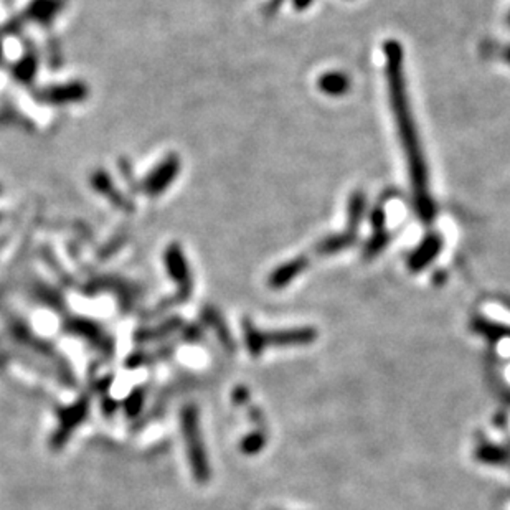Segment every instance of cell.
<instances>
[{
    "label": "cell",
    "mask_w": 510,
    "mask_h": 510,
    "mask_svg": "<svg viewBox=\"0 0 510 510\" xmlns=\"http://www.w3.org/2000/svg\"><path fill=\"white\" fill-rule=\"evenodd\" d=\"M385 52V75L388 83V94L395 122L398 127V136L406 155L408 172L415 197L416 213L425 223H431L436 217V205L430 192V173L423 153L418 127L413 116L410 98H408L406 78L403 70V47L397 40H388L383 45Z\"/></svg>",
    "instance_id": "cell-1"
},
{
    "label": "cell",
    "mask_w": 510,
    "mask_h": 510,
    "mask_svg": "<svg viewBox=\"0 0 510 510\" xmlns=\"http://www.w3.org/2000/svg\"><path fill=\"white\" fill-rule=\"evenodd\" d=\"M180 428L185 441L187 458L190 464L192 474L199 484H206L211 479V467L206 454L204 434L200 428L199 408L195 405H185L180 411Z\"/></svg>",
    "instance_id": "cell-2"
},
{
    "label": "cell",
    "mask_w": 510,
    "mask_h": 510,
    "mask_svg": "<svg viewBox=\"0 0 510 510\" xmlns=\"http://www.w3.org/2000/svg\"><path fill=\"white\" fill-rule=\"evenodd\" d=\"M261 348L263 352L268 347H306L316 342L317 330L314 327H294V329H281L274 332H263L260 334Z\"/></svg>",
    "instance_id": "cell-3"
},
{
    "label": "cell",
    "mask_w": 510,
    "mask_h": 510,
    "mask_svg": "<svg viewBox=\"0 0 510 510\" xmlns=\"http://www.w3.org/2000/svg\"><path fill=\"white\" fill-rule=\"evenodd\" d=\"M443 246L444 240L439 233L436 232L428 233V235L423 238L420 245L410 253V256H408L406 261L408 268H410V271H413V273H420V271L426 269L436 258H438L439 253L443 251Z\"/></svg>",
    "instance_id": "cell-4"
},
{
    "label": "cell",
    "mask_w": 510,
    "mask_h": 510,
    "mask_svg": "<svg viewBox=\"0 0 510 510\" xmlns=\"http://www.w3.org/2000/svg\"><path fill=\"white\" fill-rule=\"evenodd\" d=\"M86 413H88V403H86V398H81L80 402L75 403V405L59 413V426L57 433H55V436L52 438L53 449L62 448V446L66 443L68 438L71 436V431L86 418Z\"/></svg>",
    "instance_id": "cell-5"
},
{
    "label": "cell",
    "mask_w": 510,
    "mask_h": 510,
    "mask_svg": "<svg viewBox=\"0 0 510 510\" xmlns=\"http://www.w3.org/2000/svg\"><path fill=\"white\" fill-rule=\"evenodd\" d=\"M309 266V258L307 256H296V258L279 264L268 278V286L271 289H283L291 284L297 276H301Z\"/></svg>",
    "instance_id": "cell-6"
},
{
    "label": "cell",
    "mask_w": 510,
    "mask_h": 510,
    "mask_svg": "<svg viewBox=\"0 0 510 510\" xmlns=\"http://www.w3.org/2000/svg\"><path fill=\"white\" fill-rule=\"evenodd\" d=\"M355 243H357V233L346 229V232L334 233V235L325 236L324 240H320L316 246V253L320 256H332L337 255L340 251L348 250V248L355 245Z\"/></svg>",
    "instance_id": "cell-7"
},
{
    "label": "cell",
    "mask_w": 510,
    "mask_h": 510,
    "mask_svg": "<svg viewBox=\"0 0 510 510\" xmlns=\"http://www.w3.org/2000/svg\"><path fill=\"white\" fill-rule=\"evenodd\" d=\"M350 78L343 71H327L323 73L317 80V86L323 91L324 94L332 96V98H339L348 93L350 90Z\"/></svg>",
    "instance_id": "cell-8"
},
{
    "label": "cell",
    "mask_w": 510,
    "mask_h": 510,
    "mask_svg": "<svg viewBox=\"0 0 510 510\" xmlns=\"http://www.w3.org/2000/svg\"><path fill=\"white\" fill-rule=\"evenodd\" d=\"M367 211V199L365 194L360 190L352 192L350 199H348L347 205V229L348 232L357 233L360 228L362 220L365 217Z\"/></svg>",
    "instance_id": "cell-9"
},
{
    "label": "cell",
    "mask_w": 510,
    "mask_h": 510,
    "mask_svg": "<svg viewBox=\"0 0 510 510\" xmlns=\"http://www.w3.org/2000/svg\"><path fill=\"white\" fill-rule=\"evenodd\" d=\"M471 327L476 334L482 335V337L489 340V342H499L500 339L510 335L509 327H505V325H502V324L493 323V320L486 319V317H481V316H476L474 319H472Z\"/></svg>",
    "instance_id": "cell-10"
},
{
    "label": "cell",
    "mask_w": 510,
    "mask_h": 510,
    "mask_svg": "<svg viewBox=\"0 0 510 510\" xmlns=\"http://www.w3.org/2000/svg\"><path fill=\"white\" fill-rule=\"evenodd\" d=\"M474 456L477 461L489 464V466H504L509 461V453L500 446L490 443H482L477 446Z\"/></svg>",
    "instance_id": "cell-11"
},
{
    "label": "cell",
    "mask_w": 510,
    "mask_h": 510,
    "mask_svg": "<svg viewBox=\"0 0 510 510\" xmlns=\"http://www.w3.org/2000/svg\"><path fill=\"white\" fill-rule=\"evenodd\" d=\"M204 319H205V323L215 330V334H217L220 342L223 343V347L227 348L228 352L235 350L236 347H235V342H233V339H232V334H229L227 324L223 323V319L220 317L218 312L213 311V309H205L204 311Z\"/></svg>",
    "instance_id": "cell-12"
},
{
    "label": "cell",
    "mask_w": 510,
    "mask_h": 510,
    "mask_svg": "<svg viewBox=\"0 0 510 510\" xmlns=\"http://www.w3.org/2000/svg\"><path fill=\"white\" fill-rule=\"evenodd\" d=\"M266 443H268V436H266L264 430H256L253 433L246 434L240 443V451L246 456H256L264 449Z\"/></svg>",
    "instance_id": "cell-13"
},
{
    "label": "cell",
    "mask_w": 510,
    "mask_h": 510,
    "mask_svg": "<svg viewBox=\"0 0 510 510\" xmlns=\"http://www.w3.org/2000/svg\"><path fill=\"white\" fill-rule=\"evenodd\" d=\"M390 241V233L385 229V232H375L374 235L369 238V241L365 243L364 246V258L365 260H374L380 255L381 251L385 250Z\"/></svg>",
    "instance_id": "cell-14"
},
{
    "label": "cell",
    "mask_w": 510,
    "mask_h": 510,
    "mask_svg": "<svg viewBox=\"0 0 510 510\" xmlns=\"http://www.w3.org/2000/svg\"><path fill=\"white\" fill-rule=\"evenodd\" d=\"M142 402H144V388H137L129 395L126 403H124V408H126L127 415H137L142 406Z\"/></svg>",
    "instance_id": "cell-15"
},
{
    "label": "cell",
    "mask_w": 510,
    "mask_h": 510,
    "mask_svg": "<svg viewBox=\"0 0 510 510\" xmlns=\"http://www.w3.org/2000/svg\"><path fill=\"white\" fill-rule=\"evenodd\" d=\"M370 223L371 228L375 232H385V225H387V213H385V208L381 205H376L374 210L370 211Z\"/></svg>",
    "instance_id": "cell-16"
},
{
    "label": "cell",
    "mask_w": 510,
    "mask_h": 510,
    "mask_svg": "<svg viewBox=\"0 0 510 510\" xmlns=\"http://www.w3.org/2000/svg\"><path fill=\"white\" fill-rule=\"evenodd\" d=\"M233 402L236 405H245V403L250 402V392L245 387H238L235 392H233Z\"/></svg>",
    "instance_id": "cell-17"
},
{
    "label": "cell",
    "mask_w": 510,
    "mask_h": 510,
    "mask_svg": "<svg viewBox=\"0 0 510 510\" xmlns=\"http://www.w3.org/2000/svg\"><path fill=\"white\" fill-rule=\"evenodd\" d=\"M312 2H314V0H292V6L294 8H297V10H306L307 7H311Z\"/></svg>",
    "instance_id": "cell-18"
},
{
    "label": "cell",
    "mask_w": 510,
    "mask_h": 510,
    "mask_svg": "<svg viewBox=\"0 0 510 510\" xmlns=\"http://www.w3.org/2000/svg\"><path fill=\"white\" fill-rule=\"evenodd\" d=\"M283 3H284V0H271L269 6H268V13L273 15V13H276L279 10V7H281Z\"/></svg>",
    "instance_id": "cell-19"
},
{
    "label": "cell",
    "mask_w": 510,
    "mask_h": 510,
    "mask_svg": "<svg viewBox=\"0 0 510 510\" xmlns=\"http://www.w3.org/2000/svg\"><path fill=\"white\" fill-rule=\"evenodd\" d=\"M434 283H441V281H446V274L443 273V271H438L436 273V278H433Z\"/></svg>",
    "instance_id": "cell-20"
},
{
    "label": "cell",
    "mask_w": 510,
    "mask_h": 510,
    "mask_svg": "<svg viewBox=\"0 0 510 510\" xmlns=\"http://www.w3.org/2000/svg\"><path fill=\"white\" fill-rule=\"evenodd\" d=\"M502 57H504L505 62H507L509 65H510V45H509V47H505V48L502 50Z\"/></svg>",
    "instance_id": "cell-21"
},
{
    "label": "cell",
    "mask_w": 510,
    "mask_h": 510,
    "mask_svg": "<svg viewBox=\"0 0 510 510\" xmlns=\"http://www.w3.org/2000/svg\"><path fill=\"white\" fill-rule=\"evenodd\" d=\"M507 24H509V27H510V13H509V17H507Z\"/></svg>",
    "instance_id": "cell-22"
}]
</instances>
